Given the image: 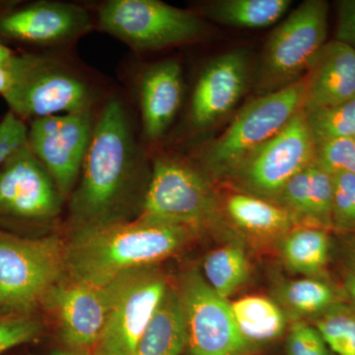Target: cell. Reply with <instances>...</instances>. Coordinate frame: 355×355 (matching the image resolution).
Returning a JSON list of instances; mask_svg holds the SVG:
<instances>
[{
	"label": "cell",
	"mask_w": 355,
	"mask_h": 355,
	"mask_svg": "<svg viewBox=\"0 0 355 355\" xmlns=\"http://www.w3.org/2000/svg\"><path fill=\"white\" fill-rule=\"evenodd\" d=\"M220 205L226 218L247 234L280 238L299 225L282 205L243 191L229 193Z\"/></svg>",
	"instance_id": "obj_19"
},
{
	"label": "cell",
	"mask_w": 355,
	"mask_h": 355,
	"mask_svg": "<svg viewBox=\"0 0 355 355\" xmlns=\"http://www.w3.org/2000/svg\"><path fill=\"white\" fill-rule=\"evenodd\" d=\"M30 55H16L8 46L0 43V65L12 69H24L29 62Z\"/></svg>",
	"instance_id": "obj_34"
},
{
	"label": "cell",
	"mask_w": 355,
	"mask_h": 355,
	"mask_svg": "<svg viewBox=\"0 0 355 355\" xmlns=\"http://www.w3.org/2000/svg\"><path fill=\"white\" fill-rule=\"evenodd\" d=\"M305 76L277 92L259 96L245 106L231 125L202 153L205 170L227 177L252 153L272 139L303 109Z\"/></svg>",
	"instance_id": "obj_5"
},
{
	"label": "cell",
	"mask_w": 355,
	"mask_h": 355,
	"mask_svg": "<svg viewBox=\"0 0 355 355\" xmlns=\"http://www.w3.org/2000/svg\"><path fill=\"white\" fill-rule=\"evenodd\" d=\"M220 214V198L205 173L181 159L166 154L155 156L135 219L197 232L216 223Z\"/></svg>",
	"instance_id": "obj_4"
},
{
	"label": "cell",
	"mask_w": 355,
	"mask_h": 355,
	"mask_svg": "<svg viewBox=\"0 0 355 355\" xmlns=\"http://www.w3.org/2000/svg\"><path fill=\"white\" fill-rule=\"evenodd\" d=\"M331 227L355 232V175L333 176Z\"/></svg>",
	"instance_id": "obj_29"
},
{
	"label": "cell",
	"mask_w": 355,
	"mask_h": 355,
	"mask_svg": "<svg viewBox=\"0 0 355 355\" xmlns=\"http://www.w3.org/2000/svg\"><path fill=\"white\" fill-rule=\"evenodd\" d=\"M27 144V125L22 119L9 111L0 121V167Z\"/></svg>",
	"instance_id": "obj_32"
},
{
	"label": "cell",
	"mask_w": 355,
	"mask_h": 355,
	"mask_svg": "<svg viewBox=\"0 0 355 355\" xmlns=\"http://www.w3.org/2000/svg\"><path fill=\"white\" fill-rule=\"evenodd\" d=\"M31 58V55H30ZM28 62V64H29ZM27 65L22 69H12L0 65V96L4 97L13 88L19 77L21 72L24 71Z\"/></svg>",
	"instance_id": "obj_35"
},
{
	"label": "cell",
	"mask_w": 355,
	"mask_h": 355,
	"mask_svg": "<svg viewBox=\"0 0 355 355\" xmlns=\"http://www.w3.org/2000/svg\"><path fill=\"white\" fill-rule=\"evenodd\" d=\"M4 100L20 119L91 111L95 91L85 77L51 58L32 55Z\"/></svg>",
	"instance_id": "obj_9"
},
{
	"label": "cell",
	"mask_w": 355,
	"mask_h": 355,
	"mask_svg": "<svg viewBox=\"0 0 355 355\" xmlns=\"http://www.w3.org/2000/svg\"><path fill=\"white\" fill-rule=\"evenodd\" d=\"M236 328L250 352L275 342L284 335L288 316L272 299L250 295L230 302Z\"/></svg>",
	"instance_id": "obj_21"
},
{
	"label": "cell",
	"mask_w": 355,
	"mask_h": 355,
	"mask_svg": "<svg viewBox=\"0 0 355 355\" xmlns=\"http://www.w3.org/2000/svg\"><path fill=\"white\" fill-rule=\"evenodd\" d=\"M291 6V0H218L203 4L202 10L224 25L263 29L277 23Z\"/></svg>",
	"instance_id": "obj_23"
},
{
	"label": "cell",
	"mask_w": 355,
	"mask_h": 355,
	"mask_svg": "<svg viewBox=\"0 0 355 355\" xmlns=\"http://www.w3.org/2000/svg\"><path fill=\"white\" fill-rule=\"evenodd\" d=\"M84 7L58 1H38L12 8L0 16V36L36 44L55 46L71 43L91 28Z\"/></svg>",
	"instance_id": "obj_15"
},
{
	"label": "cell",
	"mask_w": 355,
	"mask_h": 355,
	"mask_svg": "<svg viewBox=\"0 0 355 355\" xmlns=\"http://www.w3.org/2000/svg\"><path fill=\"white\" fill-rule=\"evenodd\" d=\"M336 40L355 49V0L338 3Z\"/></svg>",
	"instance_id": "obj_33"
},
{
	"label": "cell",
	"mask_w": 355,
	"mask_h": 355,
	"mask_svg": "<svg viewBox=\"0 0 355 355\" xmlns=\"http://www.w3.org/2000/svg\"><path fill=\"white\" fill-rule=\"evenodd\" d=\"M279 248L289 270L305 277H316L328 263L330 237L324 228L297 226L279 238Z\"/></svg>",
	"instance_id": "obj_22"
},
{
	"label": "cell",
	"mask_w": 355,
	"mask_h": 355,
	"mask_svg": "<svg viewBox=\"0 0 355 355\" xmlns=\"http://www.w3.org/2000/svg\"><path fill=\"white\" fill-rule=\"evenodd\" d=\"M249 77L250 58L245 50L228 51L209 62L193 88L191 127L200 132L216 125L246 92Z\"/></svg>",
	"instance_id": "obj_16"
},
{
	"label": "cell",
	"mask_w": 355,
	"mask_h": 355,
	"mask_svg": "<svg viewBox=\"0 0 355 355\" xmlns=\"http://www.w3.org/2000/svg\"><path fill=\"white\" fill-rule=\"evenodd\" d=\"M354 141H355V137H354Z\"/></svg>",
	"instance_id": "obj_39"
},
{
	"label": "cell",
	"mask_w": 355,
	"mask_h": 355,
	"mask_svg": "<svg viewBox=\"0 0 355 355\" xmlns=\"http://www.w3.org/2000/svg\"><path fill=\"white\" fill-rule=\"evenodd\" d=\"M40 320L32 316H0V355L34 342L43 333Z\"/></svg>",
	"instance_id": "obj_30"
},
{
	"label": "cell",
	"mask_w": 355,
	"mask_h": 355,
	"mask_svg": "<svg viewBox=\"0 0 355 355\" xmlns=\"http://www.w3.org/2000/svg\"><path fill=\"white\" fill-rule=\"evenodd\" d=\"M202 268L205 282L226 300L247 282L250 275L246 251L236 243L210 252L203 261Z\"/></svg>",
	"instance_id": "obj_25"
},
{
	"label": "cell",
	"mask_w": 355,
	"mask_h": 355,
	"mask_svg": "<svg viewBox=\"0 0 355 355\" xmlns=\"http://www.w3.org/2000/svg\"><path fill=\"white\" fill-rule=\"evenodd\" d=\"M314 162L331 176L355 175L354 139H331L317 144Z\"/></svg>",
	"instance_id": "obj_28"
},
{
	"label": "cell",
	"mask_w": 355,
	"mask_h": 355,
	"mask_svg": "<svg viewBox=\"0 0 355 355\" xmlns=\"http://www.w3.org/2000/svg\"><path fill=\"white\" fill-rule=\"evenodd\" d=\"M315 144L355 137V98L330 108L305 111Z\"/></svg>",
	"instance_id": "obj_26"
},
{
	"label": "cell",
	"mask_w": 355,
	"mask_h": 355,
	"mask_svg": "<svg viewBox=\"0 0 355 355\" xmlns=\"http://www.w3.org/2000/svg\"><path fill=\"white\" fill-rule=\"evenodd\" d=\"M142 130L148 142L164 137L181 107L184 95L183 69L175 60L149 67L139 83Z\"/></svg>",
	"instance_id": "obj_18"
},
{
	"label": "cell",
	"mask_w": 355,
	"mask_h": 355,
	"mask_svg": "<svg viewBox=\"0 0 355 355\" xmlns=\"http://www.w3.org/2000/svg\"><path fill=\"white\" fill-rule=\"evenodd\" d=\"M286 355H330L329 347L315 327L295 321L286 340Z\"/></svg>",
	"instance_id": "obj_31"
},
{
	"label": "cell",
	"mask_w": 355,
	"mask_h": 355,
	"mask_svg": "<svg viewBox=\"0 0 355 355\" xmlns=\"http://www.w3.org/2000/svg\"><path fill=\"white\" fill-rule=\"evenodd\" d=\"M188 347L179 289L168 286L133 355H182Z\"/></svg>",
	"instance_id": "obj_20"
},
{
	"label": "cell",
	"mask_w": 355,
	"mask_h": 355,
	"mask_svg": "<svg viewBox=\"0 0 355 355\" xmlns=\"http://www.w3.org/2000/svg\"><path fill=\"white\" fill-rule=\"evenodd\" d=\"M98 26L135 51L191 43L209 30L198 14L159 0H109L98 12Z\"/></svg>",
	"instance_id": "obj_7"
},
{
	"label": "cell",
	"mask_w": 355,
	"mask_h": 355,
	"mask_svg": "<svg viewBox=\"0 0 355 355\" xmlns=\"http://www.w3.org/2000/svg\"><path fill=\"white\" fill-rule=\"evenodd\" d=\"M150 173L125 104L118 98L109 99L96 118L80 176L69 197L72 232L139 216Z\"/></svg>",
	"instance_id": "obj_1"
},
{
	"label": "cell",
	"mask_w": 355,
	"mask_h": 355,
	"mask_svg": "<svg viewBox=\"0 0 355 355\" xmlns=\"http://www.w3.org/2000/svg\"><path fill=\"white\" fill-rule=\"evenodd\" d=\"M168 286L153 268L119 279L104 331L91 355H133Z\"/></svg>",
	"instance_id": "obj_12"
},
{
	"label": "cell",
	"mask_w": 355,
	"mask_h": 355,
	"mask_svg": "<svg viewBox=\"0 0 355 355\" xmlns=\"http://www.w3.org/2000/svg\"><path fill=\"white\" fill-rule=\"evenodd\" d=\"M316 144L304 110L227 177L243 193L277 202L289 181L315 161Z\"/></svg>",
	"instance_id": "obj_8"
},
{
	"label": "cell",
	"mask_w": 355,
	"mask_h": 355,
	"mask_svg": "<svg viewBox=\"0 0 355 355\" xmlns=\"http://www.w3.org/2000/svg\"><path fill=\"white\" fill-rule=\"evenodd\" d=\"M118 280L107 286L64 279L49 292L43 305L58 324V333L69 350H93L108 319Z\"/></svg>",
	"instance_id": "obj_14"
},
{
	"label": "cell",
	"mask_w": 355,
	"mask_h": 355,
	"mask_svg": "<svg viewBox=\"0 0 355 355\" xmlns=\"http://www.w3.org/2000/svg\"><path fill=\"white\" fill-rule=\"evenodd\" d=\"M190 355H245L249 347L236 328L230 302L220 297L202 273L190 270L179 289Z\"/></svg>",
	"instance_id": "obj_13"
},
{
	"label": "cell",
	"mask_w": 355,
	"mask_h": 355,
	"mask_svg": "<svg viewBox=\"0 0 355 355\" xmlns=\"http://www.w3.org/2000/svg\"><path fill=\"white\" fill-rule=\"evenodd\" d=\"M315 328L336 355H355V309L338 303L316 318Z\"/></svg>",
	"instance_id": "obj_27"
},
{
	"label": "cell",
	"mask_w": 355,
	"mask_h": 355,
	"mask_svg": "<svg viewBox=\"0 0 355 355\" xmlns=\"http://www.w3.org/2000/svg\"><path fill=\"white\" fill-rule=\"evenodd\" d=\"M329 4L307 0L272 33L257 74L259 96L277 92L301 80L326 44Z\"/></svg>",
	"instance_id": "obj_6"
},
{
	"label": "cell",
	"mask_w": 355,
	"mask_h": 355,
	"mask_svg": "<svg viewBox=\"0 0 355 355\" xmlns=\"http://www.w3.org/2000/svg\"><path fill=\"white\" fill-rule=\"evenodd\" d=\"M195 231L139 219L73 231L65 247V273L98 286L153 268L171 257Z\"/></svg>",
	"instance_id": "obj_2"
},
{
	"label": "cell",
	"mask_w": 355,
	"mask_h": 355,
	"mask_svg": "<svg viewBox=\"0 0 355 355\" xmlns=\"http://www.w3.org/2000/svg\"><path fill=\"white\" fill-rule=\"evenodd\" d=\"M15 1H0V16L4 12H6L9 9L16 6Z\"/></svg>",
	"instance_id": "obj_38"
},
{
	"label": "cell",
	"mask_w": 355,
	"mask_h": 355,
	"mask_svg": "<svg viewBox=\"0 0 355 355\" xmlns=\"http://www.w3.org/2000/svg\"><path fill=\"white\" fill-rule=\"evenodd\" d=\"M96 119L91 111L35 119L28 128V144L57 184L64 200L76 188Z\"/></svg>",
	"instance_id": "obj_11"
},
{
	"label": "cell",
	"mask_w": 355,
	"mask_h": 355,
	"mask_svg": "<svg viewBox=\"0 0 355 355\" xmlns=\"http://www.w3.org/2000/svg\"><path fill=\"white\" fill-rule=\"evenodd\" d=\"M64 198L29 144L0 167V230L46 225Z\"/></svg>",
	"instance_id": "obj_10"
},
{
	"label": "cell",
	"mask_w": 355,
	"mask_h": 355,
	"mask_svg": "<svg viewBox=\"0 0 355 355\" xmlns=\"http://www.w3.org/2000/svg\"><path fill=\"white\" fill-rule=\"evenodd\" d=\"M303 110L330 108L355 98V49L343 42L326 43L305 76Z\"/></svg>",
	"instance_id": "obj_17"
},
{
	"label": "cell",
	"mask_w": 355,
	"mask_h": 355,
	"mask_svg": "<svg viewBox=\"0 0 355 355\" xmlns=\"http://www.w3.org/2000/svg\"><path fill=\"white\" fill-rule=\"evenodd\" d=\"M67 242L0 230V316H32L65 277Z\"/></svg>",
	"instance_id": "obj_3"
},
{
	"label": "cell",
	"mask_w": 355,
	"mask_h": 355,
	"mask_svg": "<svg viewBox=\"0 0 355 355\" xmlns=\"http://www.w3.org/2000/svg\"><path fill=\"white\" fill-rule=\"evenodd\" d=\"M345 291L349 294L350 300L354 303L355 309V272L347 275L345 282Z\"/></svg>",
	"instance_id": "obj_36"
},
{
	"label": "cell",
	"mask_w": 355,
	"mask_h": 355,
	"mask_svg": "<svg viewBox=\"0 0 355 355\" xmlns=\"http://www.w3.org/2000/svg\"><path fill=\"white\" fill-rule=\"evenodd\" d=\"M51 355H91L90 354H85V352H73V350L62 349L55 350Z\"/></svg>",
	"instance_id": "obj_37"
},
{
	"label": "cell",
	"mask_w": 355,
	"mask_h": 355,
	"mask_svg": "<svg viewBox=\"0 0 355 355\" xmlns=\"http://www.w3.org/2000/svg\"><path fill=\"white\" fill-rule=\"evenodd\" d=\"M279 304L296 321L318 318L338 304L333 287L315 277L289 280L277 291Z\"/></svg>",
	"instance_id": "obj_24"
}]
</instances>
